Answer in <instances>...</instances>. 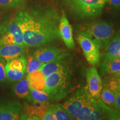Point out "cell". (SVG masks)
I'll return each mask as SVG.
<instances>
[{
	"mask_svg": "<svg viewBox=\"0 0 120 120\" xmlns=\"http://www.w3.org/2000/svg\"><path fill=\"white\" fill-rule=\"evenodd\" d=\"M15 17L21 27L26 47H38L55 42L60 38V17L53 8L21 11Z\"/></svg>",
	"mask_w": 120,
	"mask_h": 120,
	"instance_id": "1",
	"label": "cell"
},
{
	"mask_svg": "<svg viewBox=\"0 0 120 120\" xmlns=\"http://www.w3.org/2000/svg\"><path fill=\"white\" fill-rule=\"evenodd\" d=\"M63 107L74 120H98L108 119L111 107L101 100H96L84 87L75 92L64 103Z\"/></svg>",
	"mask_w": 120,
	"mask_h": 120,
	"instance_id": "2",
	"label": "cell"
},
{
	"mask_svg": "<svg viewBox=\"0 0 120 120\" xmlns=\"http://www.w3.org/2000/svg\"><path fill=\"white\" fill-rule=\"evenodd\" d=\"M72 88V67L52 73L46 77L44 91L49 94V101L57 102L65 98Z\"/></svg>",
	"mask_w": 120,
	"mask_h": 120,
	"instance_id": "3",
	"label": "cell"
},
{
	"mask_svg": "<svg viewBox=\"0 0 120 120\" xmlns=\"http://www.w3.org/2000/svg\"><path fill=\"white\" fill-rule=\"evenodd\" d=\"M79 34H82L92 39L100 48L105 47L113 37L115 31L109 23L103 21H86L79 25Z\"/></svg>",
	"mask_w": 120,
	"mask_h": 120,
	"instance_id": "4",
	"label": "cell"
},
{
	"mask_svg": "<svg viewBox=\"0 0 120 120\" xmlns=\"http://www.w3.org/2000/svg\"><path fill=\"white\" fill-rule=\"evenodd\" d=\"M108 0H65L71 11L83 19L100 16Z\"/></svg>",
	"mask_w": 120,
	"mask_h": 120,
	"instance_id": "5",
	"label": "cell"
},
{
	"mask_svg": "<svg viewBox=\"0 0 120 120\" xmlns=\"http://www.w3.org/2000/svg\"><path fill=\"white\" fill-rule=\"evenodd\" d=\"M77 41L89 64L93 66L98 64L101 58L100 46L92 39L82 34H78Z\"/></svg>",
	"mask_w": 120,
	"mask_h": 120,
	"instance_id": "6",
	"label": "cell"
},
{
	"mask_svg": "<svg viewBox=\"0 0 120 120\" xmlns=\"http://www.w3.org/2000/svg\"><path fill=\"white\" fill-rule=\"evenodd\" d=\"M4 45L17 44L25 46L23 34L20 25L14 17L1 33Z\"/></svg>",
	"mask_w": 120,
	"mask_h": 120,
	"instance_id": "7",
	"label": "cell"
},
{
	"mask_svg": "<svg viewBox=\"0 0 120 120\" xmlns=\"http://www.w3.org/2000/svg\"><path fill=\"white\" fill-rule=\"evenodd\" d=\"M72 56L67 52H62L55 59L43 64L40 70L45 77L52 73L57 72L71 66Z\"/></svg>",
	"mask_w": 120,
	"mask_h": 120,
	"instance_id": "8",
	"label": "cell"
},
{
	"mask_svg": "<svg viewBox=\"0 0 120 120\" xmlns=\"http://www.w3.org/2000/svg\"><path fill=\"white\" fill-rule=\"evenodd\" d=\"M27 59L21 56L9 61L5 64L7 79L12 82H17L24 77L26 72Z\"/></svg>",
	"mask_w": 120,
	"mask_h": 120,
	"instance_id": "9",
	"label": "cell"
},
{
	"mask_svg": "<svg viewBox=\"0 0 120 120\" xmlns=\"http://www.w3.org/2000/svg\"><path fill=\"white\" fill-rule=\"evenodd\" d=\"M22 109L20 102L14 100H0V120L19 119Z\"/></svg>",
	"mask_w": 120,
	"mask_h": 120,
	"instance_id": "10",
	"label": "cell"
},
{
	"mask_svg": "<svg viewBox=\"0 0 120 120\" xmlns=\"http://www.w3.org/2000/svg\"><path fill=\"white\" fill-rule=\"evenodd\" d=\"M25 103L22 107L21 113L19 120H42L45 115L49 102H30Z\"/></svg>",
	"mask_w": 120,
	"mask_h": 120,
	"instance_id": "11",
	"label": "cell"
},
{
	"mask_svg": "<svg viewBox=\"0 0 120 120\" xmlns=\"http://www.w3.org/2000/svg\"><path fill=\"white\" fill-rule=\"evenodd\" d=\"M86 77L88 92L94 99L97 100L103 87V83L96 69L90 67L86 70Z\"/></svg>",
	"mask_w": 120,
	"mask_h": 120,
	"instance_id": "12",
	"label": "cell"
},
{
	"mask_svg": "<svg viewBox=\"0 0 120 120\" xmlns=\"http://www.w3.org/2000/svg\"><path fill=\"white\" fill-rule=\"evenodd\" d=\"M58 34L60 38L62 39L68 49H74L75 43L73 38L72 28L64 11L62 12V15L60 19Z\"/></svg>",
	"mask_w": 120,
	"mask_h": 120,
	"instance_id": "13",
	"label": "cell"
},
{
	"mask_svg": "<svg viewBox=\"0 0 120 120\" xmlns=\"http://www.w3.org/2000/svg\"><path fill=\"white\" fill-rule=\"evenodd\" d=\"M62 49L55 45L40 46L33 53L34 56L43 64L50 62L62 52Z\"/></svg>",
	"mask_w": 120,
	"mask_h": 120,
	"instance_id": "14",
	"label": "cell"
},
{
	"mask_svg": "<svg viewBox=\"0 0 120 120\" xmlns=\"http://www.w3.org/2000/svg\"><path fill=\"white\" fill-rule=\"evenodd\" d=\"M26 48L25 46L17 44L2 45L0 46V61L6 64L9 61L22 56Z\"/></svg>",
	"mask_w": 120,
	"mask_h": 120,
	"instance_id": "15",
	"label": "cell"
},
{
	"mask_svg": "<svg viewBox=\"0 0 120 120\" xmlns=\"http://www.w3.org/2000/svg\"><path fill=\"white\" fill-rule=\"evenodd\" d=\"M105 56L106 58H116L120 57V33H117L112 37L105 47Z\"/></svg>",
	"mask_w": 120,
	"mask_h": 120,
	"instance_id": "16",
	"label": "cell"
},
{
	"mask_svg": "<svg viewBox=\"0 0 120 120\" xmlns=\"http://www.w3.org/2000/svg\"><path fill=\"white\" fill-rule=\"evenodd\" d=\"M27 77L29 82L30 87L44 91L46 77L41 70H38L27 74Z\"/></svg>",
	"mask_w": 120,
	"mask_h": 120,
	"instance_id": "17",
	"label": "cell"
},
{
	"mask_svg": "<svg viewBox=\"0 0 120 120\" xmlns=\"http://www.w3.org/2000/svg\"><path fill=\"white\" fill-rule=\"evenodd\" d=\"M103 72L115 74L120 71V57L116 58H106L101 64Z\"/></svg>",
	"mask_w": 120,
	"mask_h": 120,
	"instance_id": "18",
	"label": "cell"
},
{
	"mask_svg": "<svg viewBox=\"0 0 120 120\" xmlns=\"http://www.w3.org/2000/svg\"><path fill=\"white\" fill-rule=\"evenodd\" d=\"M13 86L12 90L14 94L21 98H26L30 91V84L27 77H23L20 80L16 82Z\"/></svg>",
	"mask_w": 120,
	"mask_h": 120,
	"instance_id": "19",
	"label": "cell"
},
{
	"mask_svg": "<svg viewBox=\"0 0 120 120\" xmlns=\"http://www.w3.org/2000/svg\"><path fill=\"white\" fill-rule=\"evenodd\" d=\"M26 98H27L29 102L43 103L49 102V97L46 92L31 87Z\"/></svg>",
	"mask_w": 120,
	"mask_h": 120,
	"instance_id": "20",
	"label": "cell"
},
{
	"mask_svg": "<svg viewBox=\"0 0 120 120\" xmlns=\"http://www.w3.org/2000/svg\"><path fill=\"white\" fill-rule=\"evenodd\" d=\"M51 107L56 120H73L74 118L61 105H49Z\"/></svg>",
	"mask_w": 120,
	"mask_h": 120,
	"instance_id": "21",
	"label": "cell"
},
{
	"mask_svg": "<svg viewBox=\"0 0 120 120\" xmlns=\"http://www.w3.org/2000/svg\"><path fill=\"white\" fill-rule=\"evenodd\" d=\"M100 97L101 101L105 105L111 108L113 107L115 100V94L105 85L102 89Z\"/></svg>",
	"mask_w": 120,
	"mask_h": 120,
	"instance_id": "22",
	"label": "cell"
},
{
	"mask_svg": "<svg viewBox=\"0 0 120 120\" xmlns=\"http://www.w3.org/2000/svg\"><path fill=\"white\" fill-rule=\"evenodd\" d=\"M26 59L27 66L26 73L27 74H30L33 72L40 70L43 64L37 58H36L33 54L28 55L27 58Z\"/></svg>",
	"mask_w": 120,
	"mask_h": 120,
	"instance_id": "23",
	"label": "cell"
},
{
	"mask_svg": "<svg viewBox=\"0 0 120 120\" xmlns=\"http://www.w3.org/2000/svg\"><path fill=\"white\" fill-rule=\"evenodd\" d=\"M9 9L0 6V34L11 21Z\"/></svg>",
	"mask_w": 120,
	"mask_h": 120,
	"instance_id": "24",
	"label": "cell"
},
{
	"mask_svg": "<svg viewBox=\"0 0 120 120\" xmlns=\"http://www.w3.org/2000/svg\"><path fill=\"white\" fill-rule=\"evenodd\" d=\"M25 0H0V6L11 10L22 6Z\"/></svg>",
	"mask_w": 120,
	"mask_h": 120,
	"instance_id": "25",
	"label": "cell"
},
{
	"mask_svg": "<svg viewBox=\"0 0 120 120\" xmlns=\"http://www.w3.org/2000/svg\"><path fill=\"white\" fill-rule=\"evenodd\" d=\"M104 85L109 87L112 91H113L115 94L119 91L117 77L116 76L115 77H111L107 79L106 81L105 82Z\"/></svg>",
	"mask_w": 120,
	"mask_h": 120,
	"instance_id": "26",
	"label": "cell"
},
{
	"mask_svg": "<svg viewBox=\"0 0 120 120\" xmlns=\"http://www.w3.org/2000/svg\"><path fill=\"white\" fill-rule=\"evenodd\" d=\"M108 119L112 120H120V110L111 109L109 112Z\"/></svg>",
	"mask_w": 120,
	"mask_h": 120,
	"instance_id": "27",
	"label": "cell"
},
{
	"mask_svg": "<svg viewBox=\"0 0 120 120\" xmlns=\"http://www.w3.org/2000/svg\"><path fill=\"white\" fill-rule=\"evenodd\" d=\"M43 120H56L55 115H54L53 110H52L50 105L48 106L46 111L45 112V115L43 116L42 119Z\"/></svg>",
	"mask_w": 120,
	"mask_h": 120,
	"instance_id": "28",
	"label": "cell"
},
{
	"mask_svg": "<svg viewBox=\"0 0 120 120\" xmlns=\"http://www.w3.org/2000/svg\"><path fill=\"white\" fill-rule=\"evenodd\" d=\"M7 80L5 70V64L0 61V83L5 82Z\"/></svg>",
	"mask_w": 120,
	"mask_h": 120,
	"instance_id": "29",
	"label": "cell"
},
{
	"mask_svg": "<svg viewBox=\"0 0 120 120\" xmlns=\"http://www.w3.org/2000/svg\"><path fill=\"white\" fill-rule=\"evenodd\" d=\"M113 107L117 110H120V91L115 93V100Z\"/></svg>",
	"mask_w": 120,
	"mask_h": 120,
	"instance_id": "30",
	"label": "cell"
},
{
	"mask_svg": "<svg viewBox=\"0 0 120 120\" xmlns=\"http://www.w3.org/2000/svg\"><path fill=\"white\" fill-rule=\"evenodd\" d=\"M107 1L115 8H120V0H108Z\"/></svg>",
	"mask_w": 120,
	"mask_h": 120,
	"instance_id": "31",
	"label": "cell"
},
{
	"mask_svg": "<svg viewBox=\"0 0 120 120\" xmlns=\"http://www.w3.org/2000/svg\"><path fill=\"white\" fill-rule=\"evenodd\" d=\"M113 75H115V76H116V77H118V78H120V71L119 72H118L115 73V74H113Z\"/></svg>",
	"mask_w": 120,
	"mask_h": 120,
	"instance_id": "32",
	"label": "cell"
},
{
	"mask_svg": "<svg viewBox=\"0 0 120 120\" xmlns=\"http://www.w3.org/2000/svg\"><path fill=\"white\" fill-rule=\"evenodd\" d=\"M2 45H4V43H3V41H2V38H0V46H2Z\"/></svg>",
	"mask_w": 120,
	"mask_h": 120,
	"instance_id": "33",
	"label": "cell"
},
{
	"mask_svg": "<svg viewBox=\"0 0 120 120\" xmlns=\"http://www.w3.org/2000/svg\"><path fill=\"white\" fill-rule=\"evenodd\" d=\"M118 87H119V91H120V78H118Z\"/></svg>",
	"mask_w": 120,
	"mask_h": 120,
	"instance_id": "34",
	"label": "cell"
}]
</instances>
